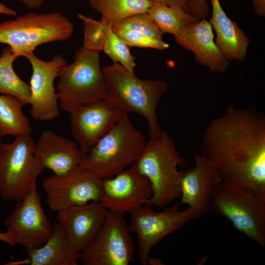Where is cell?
I'll use <instances>...</instances> for the list:
<instances>
[{
  "instance_id": "6da1fadb",
  "label": "cell",
  "mask_w": 265,
  "mask_h": 265,
  "mask_svg": "<svg viewBox=\"0 0 265 265\" xmlns=\"http://www.w3.org/2000/svg\"><path fill=\"white\" fill-rule=\"evenodd\" d=\"M201 155L221 182L265 194V116L256 106L230 105L205 128Z\"/></svg>"
},
{
  "instance_id": "7a4b0ae2",
  "label": "cell",
  "mask_w": 265,
  "mask_h": 265,
  "mask_svg": "<svg viewBox=\"0 0 265 265\" xmlns=\"http://www.w3.org/2000/svg\"><path fill=\"white\" fill-rule=\"evenodd\" d=\"M173 139L165 132L150 137L135 163L137 169L149 180L153 190L150 203L164 207L181 195V184L186 165Z\"/></svg>"
},
{
  "instance_id": "3957f363",
  "label": "cell",
  "mask_w": 265,
  "mask_h": 265,
  "mask_svg": "<svg viewBox=\"0 0 265 265\" xmlns=\"http://www.w3.org/2000/svg\"><path fill=\"white\" fill-rule=\"evenodd\" d=\"M108 97L120 105L129 114L134 112L147 121L150 137L162 130L158 123L157 108L166 92L162 80H142L118 63L102 69Z\"/></svg>"
},
{
  "instance_id": "277c9868",
  "label": "cell",
  "mask_w": 265,
  "mask_h": 265,
  "mask_svg": "<svg viewBox=\"0 0 265 265\" xmlns=\"http://www.w3.org/2000/svg\"><path fill=\"white\" fill-rule=\"evenodd\" d=\"M146 143L126 113L83 156L80 166L102 180L111 178L136 162Z\"/></svg>"
},
{
  "instance_id": "5b68a950",
  "label": "cell",
  "mask_w": 265,
  "mask_h": 265,
  "mask_svg": "<svg viewBox=\"0 0 265 265\" xmlns=\"http://www.w3.org/2000/svg\"><path fill=\"white\" fill-rule=\"evenodd\" d=\"M56 95L59 107L69 113L79 107L108 96L99 52L80 47L74 61L60 71Z\"/></svg>"
},
{
  "instance_id": "8992f818",
  "label": "cell",
  "mask_w": 265,
  "mask_h": 265,
  "mask_svg": "<svg viewBox=\"0 0 265 265\" xmlns=\"http://www.w3.org/2000/svg\"><path fill=\"white\" fill-rule=\"evenodd\" d=\"M74 30L72 22L59 12H30L0 23V43L8 45L16 59L43 44L67 40Z\"/></svg>"
},
{
  "instance_id": "52a82bcc",
  "label": "cell",
  "mask_w": 265,
  "mask_h": 265,
  "mask_svg": "<svg viewBox=\"0 0 265 265\" xmlns=\"http://www.w3.org/2000/svg\"><path fill=\"white\" fill-rule=\"evenodd\" d=\"M210 211L225 217L237 230L265 246V194L221 182L212 197Z\"/></svg>"
},
{
  "instance_id": "ba28073f",
  "label": "cell",
  "mask_w": 265,
  "mask_h": 265,
  "mask_svg": "<svg viewBox=\"0 0 265 265\" xmlns=\"http://www.w3.org/2000/svg\"><path fill=\"white\" fill-rule=\"evenodd\" d=\"M35 144L31 133L0 143V195L4 201L18 202L37 186L44 169L36 158Z\"/></svg>"
},
{
  "instance_id": "9c48e42d",
  "label": "cell",
  "mask_w": 265,
  "mask_h": 265,
  "mask_svg": "<svg viewBox=\"0 0 265 265\" xmlns=\"http://www.w3.org/2000/svg\"><path fill=\"white\" fill-rule=\"evenodd\" d=\"M135 246L124 214L108 211L93 240L80 253L83 265H129Z\"/></svg>"
},
{
  "instance_id": "30bf717a",
  "label": "cell",
  "mask_w": 265,
  "mask_h": 265,
  "mask_svg": "<svg viewBox=\"0 0 265 265\" xmlns=\"http://www.w3.org/2000/svg\"><path fill=\"white\" fill-rule=\"evenodd\" d=\"M179 206L177 203L162 212H156L152 209V204L148 203L129 212L131 220L129 227L136 237L138 256L142 265H147L154 246L169 234L195 219L190 208L180 211Z\"/></svg>"
},
{
  "instance_id": "8fae6325",
  "label": "cell",
  "mask_w": 265,
  "mask_h": 265,
  "mask_svg": "<svg viewBox=\"0 0 265 265\" xmlns=\"http://www.w3.org/2000/svg\"><path fill=\"white\" fill-rule=\"evenodd\" d=\"M126 113L120 105L110 98L82 106L70 113L71 133L83 156Z\"/></svg>"
},
{
  "instance_id": "7c38bea8",
  "label": "cell",
  "mask_w": 265,
  "mask_h": 265,
  "mask_svg": "<svg viewBox=\"0 0 265 265\" xmlns=\"http://www.w3.org/2000/svg\"><path fill=\"white\" fill-rule=\"evenodd\" d=\"M102 179L79 166L63 174L46 178L43 187L50 210L58 212L91 202H100Z\"/></svg>"
},
{
  "instance_id": "4fadbf2b",
  "label": "cell",
  "mask_w": 265,
  "mask_h": 265,
  "mask_svg": "<svg viewBox=\"0 0 265 265\" xmlns=\"http://www.w3.org/2000/svg\"><path fill=\"white\" fill-rule=\"evenodd\" d=\"M4 225L15 245L26 249L38 248L47 240L53 226L42 207L37 186L18 202Z\"/></svg>"
},
{
  "instance_id": "5bb4252c",
  "label": "cell",
  "mask_w": 265,
  "mask_h": 265,
  "mask_svg": "<svg viewBox=\"0 0 265 265\" xmlns=\"http://www.w3.org/2000/svg\"><path fill=\"white\" fill-rule=\"evenodd\" d=\"M26 58L32 67L29 105L31 116L38 121L53 120L58 116L60 107L54 80L67 62L61 54L55 55L49 61L39 58L34 53Z\"/></svg>"
},
{
  "instance_id": "9a60e30c",
  "label": "cell",
  "mask_w": 265,
  "mask_h": 265,
  "mask_svg": "<svg viewBox=\"0 0 265 265\" xmlns=\"http://www.w3.org/2000/svg\"><path fill=\"white\" fill-rule=\"evenodd\" d=\"M100 203L108 211L124 214L150 203L153 190L135 163L114 176L102 179Z\"/></svg>"
},
{
  "instance_id": "2e32d148",
  "label": "cell",
  "mask_w": 265,
  "mask_h": 265,
  "mask_svg": "<svg viewBox=\"0 0 265 265\" xmlns=\"http://www.w3.org/2000/svg\"><path fill=\"white\" fill-rule=\"evenodd\" d=\"M194 159V165L185 171L182 177L178 204L187 205L198 218L210 212L212 197L221 180L205 157L196 154Z\"/></svg>"
},
{
  "instance_id": "e0dca14e",
  "label": "cell",
  "mask_w": 265,
  "mask_h": 265,
  "mask_svg": "<svg viewBox=\"0 0 265 265\" xmlns=\"http://www.w3.org/2000/svg\"><path fill=\"white\" fill-rule=\"evenodd\" d=\"M108 211L99 202H91L57 212V222L74 249L80 253L95 237Z\"/></svg>"
},
{
  "instance_id": "ac0fdd59",
  "label": "cell",
  "mask_w": 265,
  "mask_h": 265,
  "mask_svg": "<svg viewBox=\"0 0 265 265\" xmlns=\"http://www.w3.org/2000/svg\"><path fill=\"white\" fill-rule=\"evenodd\" d=\"M174 37L178 45L192 52L195 60L211 72L223 74L229 66L230 62L215 44L212 26L206 19L190 25Z\"/></svg>"
},
{
  "instance_id": "d6986e66",
  "label": "cell",
  "mask_w": 265,
  "mask_h": 265,
  "mask_svg": "<svg viewBox=\"0 0 265 265\" xmlns=\"http://www.w3.org/2000/svg\"><path fill=\"white\" fill-rule=\"evenodd\" d=\"M35 155L44 169L55 175L65 174L80 166L83 157L75 142L51 130L41 133L35 144Z\"/></svg>"
},
{
  "instance_id": "ffe728a7",
  "label": "cell",
  "mask_w": 265,
  "mask_h": 265,
  "mask_svg": "<svg viewBox=\"0 0 265 265\" xmlns=\"http://www.w3.org/2000/svg\"><path fill=\"white\" fill-rule=\"evenodd\" d=\"M212 15L210 20L216 33V45L229 62L243 61L250 40L236 21H232L223 9L219 0H211Z\"/></svg>"
},
{
  "instance_id": "44dd1931",
  "label": "cell",
  "mask_w": 265,
  "mask_h": 265,
  "mask_svg": "<svg viewBox=\"0 0 265 265\" xmlns=\"http://www.w3.org/2000/svg\"><path fill=\"white\" fill-rule=\"evenodd\" d=\"M27 264L31 265H77L80 253L70 242L65 232L56 222L52 233L41 246L26 249Z\"/></svg>"
},
{
  "instance_id": "7402d4cb",
  "label": "cell",
  "mask_w": 265,
  "mask_h": 265,
  "mask_svg": "<svg viewBox=\"0 0 265 265\" xmlns=\"http://www.w3.org/2000/svg\"><path fill=\"white\" fill-rule=\"evenodd\" d=\"M89 2L101 15V22L112 26L134 15L148 12L154 3L150 0H89Z\"/></svg>"
},
{
  "instance_id": "603a6c76",
  "label": "cell",
  "mask_w": 265,
  "mask_h": 265,
  "mask_svg": "<svg viewBox=\"0 0 265 265\" xmlns=\"http://www.w3.org/2000/svg\"><path fill=\"white\" fill-rule=\"evenodd\" d=\"M23 105L16 97L0 95V135L15 137L31 133L32 128L24 113Z\"/></svg>"
},
{
  "instance_id": "cb8c5ba5",
  "label": "cell",
  "mask_w": 265,
  "mask_h": 265,
  "mask_svg": "<svg viewBox=\"0 0 265 265\" xmlns=\"http://www.w3.org/2000/svg\"><path fill=\"white\" fill-rule=\"evenodd\" d=\"M15 59L9 46L4 48L0 56V93L16 97L23 106L29 105V84L22 80L13 69Z\"/></svg>"
},
{
  "instance_id": "d4e9b609",
  "label": "cell",
  "mask_w": 265,
  "mask_h": 265,
  "mask_svg": "<svg viewBox=\"0 0 265 265\" xmlns=\"http://www.w3.org/2000/svg\"><path fill=\"white\" fill-rule=\"evenodd\" d=\"M148 13L163 34L168 33L174 36L198 21L179 6L162 3H154Z\"/></svg>"
},
{
  "instance_id": "484cf974",
  "label": "cell",
  "mask_w": 265,
  "mask_h": 265,
  "mask_svg": "<svg viewBox=\"0 0 265 265\" xmlns=\"http://www.w3.org/2000/svg\"><path fill=\"white\" fill-rule=\"evenodd\" d=\"M105 29L106 38L103 51L113 63H119L130 72L134 74L135 57L132 55L129 46L114 32L111 25H106Z\"/></svg>"
},
{
  "instance_id": "4316f807",
  "label": "cell",
  "mask_w": 265,
  "mask_h": 265,
  "mask_svg": "<svg viewBox=\"0 0 265 265\" xmlns=\"http://www.w3.org/2000/svg\"><path fill=\"white\" fill-rule=\"evenodd\" d=\"M78 16L83 25V47L100 53L103 50L106 38V25L92 17L82 14H79Z\"/></svg>"
},
{
  "instance_id": "83f0119b",
  "label": "cell",
  "mask_w": 265,
  "mask_h": 265,
  "mask_svg": "<svg viewBox=\"0 0 265 265\" xmlns=\"http://www.w3.org/2000/svg\"><path fill=\"white\" fill-rule=\"evenodd\" d=\"M112 26L134 30L151 38L162 40L163 33L148 12L134 15Z\"/></svg>"
},
{
  "instance_id": "f1b7e54d",
  "label": "cell",
  "mask_w": 265,
  "mask_h": 265,
  "mask_svg": "<svg viewBox=\"0 0 265 265\" xmlns=\"http://www.w3.org/2000/svg\"><path fill=\"white\" fill-rule=\"evenodd\" d=\"M114 32L129 47L149 48L164 50L169 48L168 44L162 40L147 36L141 33L112 26Z\"/></svg>"
},
{
  "instance_id": "f546056e",
  "label": "cell",
  "mask_w": 265,
  "mask_h": 265,
  "mask_svg": "<svg viewBox=\"0 0 265 265\" xmlns=\"http://www.w3.org/2000/svg\"><path fill=\"white\" fill-rule=\"evenodd\" d=\"M190 14L197 20L206 19L210 13L207 0H189Z\"/></svg>"
},
{
  "instance_id": "4dcf8cb0",
  "label": "cell",
  "mask_w": 265,
  "mask_h": 265,
  "mask_svg": "<svg viewBox=\"0 0 265 265\" xmlns=\"http://www.w3.org/2000/svg\"><path fill=\"white\" fill-rule=\"evenodd\" d=\"M154 3L164 4L168 6H177L186 12L190 13L189 0H150Z\"/></svg>"
},
{
  "instance_id": "1f68e13d",
  "label": "cell",
  "mask_w": 265,
  "mask_h": 265,
  "mask_svg": "<svg viewBox=\"0 0 265 265\" xmlns=\"http://www.w3.org/2000/svg\"><path fill=\"white\" fill-rule=\"evenodd\" d=\"M255 13L259 16L265 17V0H251Z\"/></svg>"
},
{
  "instance_id": "d6a6232c",
  "label": "cell",
  "mask_w": 265,
  "mask_h": 265,
  "mask_svg": "<svg viewBox=\"0 0 265 265\" xmlns=\"http://www.w3.org/2000/svg\"><path fill=\"white\" fill-rule=\"evenodd\" d=\"M24 4L31 9H37L40 7L45 0H20Z\"/></svg>"
},
{
  "instance_id": "836d02e7",
  "label": "cell",
  "mask_w": 265,
  "mask_h": 265,
  "mask_svg": "<svg viewBox=\"0 0 265 265\" xmlns=\"http://www.w3.org/2000/svg\"><path fill=\"white\" fill-rule=\"evenodd\" d=\"M0 14L16 17L17 13L15 10L8 7L0 1Z\"/></svg>"
},
{
  "instance_id": "e575fe53",
  "label": "cell",
  "mask_w": 265,
  "mask_h": 265,
  "mask_svg": "<svg viewBox=\"0 0 265 265\" xmlns=\"http://www.w3.org/2000/svg\"><path fill=\"white\" fill-rule=\"evenodd\" d=\"M0 240L11 246L15 245L11 236L6 231L5 232L0 231Z\"/></svg>"
},
{
  "instance_id": "d590c367",
  "label": "cell",
  "mask_w": 265,
  "mask_h": 265,
  "mask_svg": "<svg viewBox=\"0 0 265 265\" xmlns=\"http://www.w3.org/2000/svg\"><path fill=\"white\" fill-rule=\"evenodd\" d=\"M163 263L159 259L157 258H149L147 262V265H163Z\"/></svg>"
},
{
  "instance_id": "8d00e7d4",
  "label": "cell",
  "mask_w": 265,
  "mask_h": 265,
  "mask_svg": "<svg viewBox=\"0 0 265 265\" xmlns=\"http://www.w3.org/2000/svg\"><path fill=\"white\" fill-rule=\"evenodd\" d=\"M1 137L0 135V143L1 142Z\"/></svg>"
}]
</instances>
